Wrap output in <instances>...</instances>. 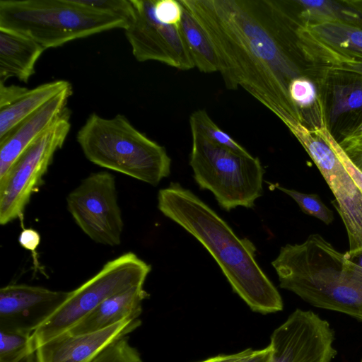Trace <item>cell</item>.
I'll list each match as a JSON object with an SVG mask.
<instances>
[{
	"label": "cell",
	"mask_w": 362,
	"mask_h": 362,
	"mask_svg": "<svg viewBox=\"0 0 362 362\" xmlns=\"http://www.w3.org/2000/svg\"><path fill=\"white\" fill-rule=\"evenodd\" d=\"M128 21L85 8L74 0H1L0 28L26 36L45 49L101 32L124 29Z\"/></svg>",
	"instance_id": "obj_5"
},
{
	"label": "cell",
	"mask_w": 362,
	"mask_h": 362,
	"mask_svg": "<svg viewBox=\"0 0 362 362\" xmlns=\"http://www.w3.org/2000/svg\"><path fill=\"white\" fill-rule=\"evenodd\" d=\"M154 13L162 23L180 27L183 6L177 0H155Z\"/></svg>",
	"instance_id": "obj_30"
},
{
	"label": "cell",
	"mask_w": 362,
	"mask_h": 362,
	"mask_svg": "<svg viewBox=\"0 0 362 362\" xmlns=\"http://www.w3.org/2000/svg\"><path fill=\"white\" fill-rule=\"evenodd\" d=\"M148 296L144 285L118 293L104 300L66 332L71 334L93 332L126 319H137L142 313V303Z\"/></svg>",
	"instance_id": "obj_17"
},
{
	"label": "cell",
	"mask_w": 362,
	"mask_h": 362,
	"mask_svg": "<svg viewBox=\"0 0 362 362\" xmlns=\"http://www.w3.org/2000/svg\"><path fill=\"white\" fill-rule=\"evenodd\" d=\"M71 86L69 82L64 80L43 83L33 89H27L13 103L0 107V139L19 122Z\"/></svg>",
	"instance_id": "obj_20"
},
{
	"label": "cell",
	"mask_w": 362,
	"mask_h": 362,
	"mask_svg": "<svg viewBox=\"0 0 362 362\" xmlns=\"http://www.w3.org/2000/svg\"><path fill=\"white\" fill-rule=\"evenodd\" d=\"M345 254L348 259L362 267V250L355 252L347 251Z\"/></svg>",
	"instance_id": "obj_38"
},
{
	"label": "cell",
	"mask_w": 362,
	"mask_h": 362,
	"mask_svg": "<svg viewBox=\"0 0 362 362\" xmlns=\"http://www.w3.org/2000/svg\"><path fill=\"white\" fill-rule=\"evenodd\" d=\"M342 134L343 138L339 142L341 146L362 144V119Z\"/></svg>",
	"instance_id": "obj_33"
},
{
	"label": "cell",
	"mask_w": 362,
	"mask_h": 362,
	"mask_svg": "<svg viewBox=\"0 0 362 362\" xmlns=\"http://www.w3.org/2000/svg\"><path fill=\"white\" fill-rule=\"evenodd\" d=\"M71 86L57 95L0 139V179L21 153L65 112Z\"/></svg>",
	"instance_id": "obj_16"
},
{
	"label": "cell",
	"mask_w": 362,
	"mask_h": 362,
	"mask_svg": "<svg viewBox=\"0 0 362 362\" xmlns=\"http://www.w3.org/2000/svg\"><path fill=\"white\" fill-rule=\"evenodd\" d=\"M158 209L194 237L210 253L236 293L262 314L282 310L281 295L256 260L257 249L240 238L208 204L178 182L158 194Z\"/></svg>",
	"instance_id": "obj_2"
},
{
	"label": "cell",
	"mask_w": 362,
	"mask_h": 362,
	"mask_svg": "<svg viewBox=\"0 0 362 362\" xmlns=\"http://www.w3.org/2000/svg\"><path fill=\"white\" fill-rule=\"evenodd\" d=\"M78 5L99 13L122 17L128 21L133 15L131 0H74Z\"/></svg>",
	"instance_id": "obj_28"
},
{
	"label": "cell",
	"mask_w": 362,
	"mask_h": 362,
	"mask_svg": "<svg viewBox=\"0 0 362 362\" xmlns=\"http://www.w3.org/2000/svg\"><path fill=\"white\" fill-rule=\"evenodd\" d=\"M150 264L132 252L107 262L93 277L75 290L37 325L30 334L33 351L62 334L107 298L132 287L144 285Z\"/></svg>",
	"instance_id": "obj_7"
},
{
	"label": "cell",
	"mask_w": 362,
	"mask_h": 362,
	"mask_svg": "<svg viewBox=\"0 0 362 362\" xmlns=\"http://www.w3.org/2000/svg\"><path fill=\"white\" fill-rule=\"evenodd\" d=\"M70 129V114L66 109L21 153L0 179L1 225L23 218L32 194L41 184L54 153L62 147Z\"/></svg>",
	"instance_id": "obj_8"
},
{
	"label": "cell",
	"mask_w": 362,
	"mask_h": 362,
	"mask_svg": "<svg viewBox=\"0 0 362 362\" xmlns=\"http://www.w3.org/2000/svg\"><path fill=\"white\" fill-rule=\"evenodd\" d=\"M191 129H194L218 145L243 155L250 154L229 134L220 129L204 110L194 112L189 117Z\"/></svg>",
	"instance_id": "obj_24"
},
{
	"label": "cell",
	"mask_w": 362,
	"mask_h": 362,
	"mask_svg": "<svg viewBox=\"0 0 362 362\" xmlns=\"http://www.w3.org/2000/svg\"><path fill=\"white\" fill-rule=\"evenodd\" d=\"M28 88L18 86H5L0 82V107L6 106L16 100Z\"/></svg>",
	"instance_id": "obj_31"
},
{
	"label": "cell",
	"mask_w": 362,
	"mask_h": 362,
	"mask_svg": "<svg viewBox=\"0 0 362 362\" xmlns=\"http://www.w3.org/2000/svg\"><path fill=\"white\" fill-rule=\"evenodd\" d=\"M21 247L34 252L40 243V235L33 228H23L18 237Z\"/></svg>",
	"instance_id": "obj_32"
},
{
	"label": "cell",
	"mask_w": 362,
	"mask_h": 362,
	"mask_svg": "<svg viewBox=\"0 0 362 362\" xmlns=\"http://www.w3.org/2000/svg\"><path fill=\"white\" fill-rule=\"evenodd\" d=\"M318 74L320 84L325 86L329 131L340 119L362 112V76L341 71Z\"/></svg>",
	"instance_id": "obj_18"
},
{
	"label": "cell",
	"mask_w": 362,
	"mask_h": 362,
	"mask_svg": "<svg viewBox=\"0 0 362 362\" xmlns=\"http://www.w3.org/2000/svg\"><path fill=\"white\" fill-rule=\"evenodd\" d=\"M271 354V347L268 345L267 347L253 350L249 355L234 362H268Z\"/></svg>",
	"instance_id": "obj_35"
},
{
	"label": "cell",
	"mask_w": 362,
	"mask_h": 362,
	"mask_svg": "<svg viewBox=\"0 0 362 362\" xmlns=\"http://www.w3.org/2000/svg\"><path fill=\"white\" fill-rule=\"evenodd\" d=\"M291 133L303 146L325 180L346 227L349 252L362 250V192L329 144L303 124Z\"/></svg>",
	"instance_id": "obj_10"
},
{
	"label": "cell",
	"mask_w": 362,
	"mask_h": 362,
	"mask_svg": "<svg viewBox=\"0 0 362 362\" xmlns=\"http://www.w3.org/2000/svg\"><path fill=\"white\" fill-rule=\"evenodd\" d=\"M272 265L281 288L315 307L362 321V267L320 234L281 247Z\"/></svg>",
	"instance_id": "obj_3"
},
{
	"label": "cell",
	"mask_w": 362,
	"mask_h": 362,
	"mask_svg": "<svg viewBox=\"0 0 362 362\" xmlns=\"http://www.w3.org/2000/svg\"><path fill=\"white\" fill-rule=\"evenodd\" d=\"M141 324L139 318H130L93 332L64 333L37 348L34 362H90L108 345L127 337Z\"/></svg>",
	"instance_id": "obj_15"
},
{
	"label": "cell",
	"mask_w": 362,
	"mask_h": 362,
	"mask_svg": "<svg viewBox=\"0 0 362 362\" xmlns=\"http://www.w3.org/2000/svg\"><path fill=\"white\" fill-rule=\"evenodd\" d=\"M297 44L317 72L345 64H362V25L346 22L297 24Z\"/></svg>",
	"instance_id": "obj_13"
},
{
	"label": "cell",
	"mask_w": 362,
	"mask_h": 362,
	"mask_svg": "<svg viewBox=\"0 0 362 362\" xmlns=\"http://www.w3.org/2000/svg\"><path fill=\"white\" fill-rule=\"evenodd\" d=\"M45 49L33 40L0 28V82L15 77L27 83Z\"/></svg>",
	"instance_id": "obj_19"
},
{
	"label": "cell",
	"mask_w": 362,
	"mask_h": 362,
	"mask_svg": "<svg viewBox=\"0 0 362 362\" xmlns=\"http://www.w3.org/2000/svg\"><path fill=\"white\" fill-rule=\"evenodd\" d=\"M155 0H131L133 15L124 29L134 58L157 61L180 70L194 64L180 27L160 22L154 13Z\"/></svg>",
	"instance_id": "obj_11"
},
{
	"label": "cell",
	"mask_w": 362,
	"mask_h": 362,
	"mask_svg": "<svg viewBox=\"0 0 362 362\" xmlns=\"http://www.w3.org/2000/svg\"><path fill=\"white\" fill-rule=\"evenodd\" d=\"M0 362H34L30 332L0 329Z\"/></svg>",
	"instance_id": "obj_23"
},
{
	"label": "cell",
	"mask_w": 362,
	"mask_h": 362,
	"mask_svg": "<svg viewBox=\"0 0 362 362\" xmlns=\"http://www.w3.org/2000/svg\"><path fill=\"white\" fill-rule=\"evenodd\" d=\"M334 341L327 320L296 309L272 332L268 362H331L337 355Z\"/></svg>",
	"instance_id": "obj_12"
},
{
	"label": "cell",
	"mask_w": 362,
	"mask_h": 362,
	"mask_svg": "<svg viewBox=\"0 0 362 362\" xmlns=\"http://www.w3.org/2000/svg\"><path fill=\"white\" fill-rule=\"evenodd\" d=\"M325 71H347L355 73L362 76V64H345L329 68Z\"/></svg>",
	"instance_id": "obj_37"
},
{
	"label": "cell",
	"mask_w": 362,
	"mask_h": 362,
	"mask_svg": "<svg viewBox=\"0 0 362 362\" xmlns=\"http://www.w3.org/2000/svg\"><path fill=\"white\" fill-rule=\"evenodd\" d=\"M273 186L291 197L305 214L317 218L327 225L333 221L332 211L322 202L317 194H305L278 185Z\"/></svg>",
	"instance_id": "obj_26"
},
{
	"label": "cell",
	"mask_w": 362,
	"mask_h": 362,
	"mask_svg": "<svg viewBox=\"0 0 362 362\" xmlns=\"http://www.w3.org/2000/svg\"><path fill=\"white\" fill-rule=\"evenodd\" d=\"M68 292L11 284L0 289V329L32 332L65 299Z\"/></svg>",
	"instance_id": "obj_14"
},
{
	"label": "cell",
	"mask_w": 362,
	"mask_h": 362,
	"mask_svg": "<svg viewBox=\"0 0 362 362\" xmlns=\"http://www.w3.org/2000/svg\"><path fill=\"white\" fill-rule=\"evenodd\" d=\"M182 6L180 28L194 66L205 74L219 71L220 62L211 41L192 14Z\"/></svg>",
	"instance_id": "obj_22"
},
{
	"label": "cell",
	"mask_w": 362,
	"mask_h": 362,
	"mask_svg": "<svg viewBox=\"0 0 362 362\" xmlns=\"http://www.w3.org/2000/svg\"><path fill=\"white\" fill-rule=\"evenodd\" d=\"M76 140L91 163L153 186L170 173L165 148L136 129L122 115L104 118L93 113Z\"/></svg>",
	"instance_id": "obj_4"
},
{
	"label": "cell",
	"mask_w": 362,
	"mask_h": 362,
	"mask_svg": "<svg viewBox=\"0 0 362 362\" xmlns=\"http://www.w3.org/2000/svg\"><path fill=\"white\" fill-rule=\"evenodd\" d=\"M66 205L76 225L93 241L120 245L124 221L111 173H91L68 194Z\"/></svg>",
	"instance_id": "obj_9"
},
{
	"label": "cell",
	"mask_w": 362,
	"mask_h": 362,
	"mask_svg": "<svg viewBox=\"0 0 362 362\" xmlns=\"http://www.w3.org/2000/svg\"><path fill=\"white\" fill-rule=\"evenodd\" d=\"M289 97L303 116L311 112L314 107L324 108L322 100L319 98L317 85L310 76H301L293 79L288 85Z\"/></svg>",
	"instance_id": "obj_25"
},
{
	"label": "cell",
	"mask_w": 362,
	"mask_h": 362,
	"mask_svg": "<svg viewBox=\"0 0 362 362\" xmlns=\"http://www.w3.org/2000/svg\"><path fill=\"white\" fill-rule=\"evenodd\" d=\"M351 163L362 173V144L341 146Z\"/></svg>",
	"instance_id": "obj_34"
},
{
	"label": "cell",
	"mask_w": 362,
	"mask_h": 362,
	"mask_svg": "<svg viewBox=\"0 0 362 362\" xmlns=\"http://www.w3.org/2000/svg\"><path fill=\"white\" fill-rule=\"evenodd\" d=\"M298 24L346 22L362 25V16L344 1H285Z\"/></svg>",
	"instance_id": "obj_21"
},
{
	"label": "cell",
	"mask_w": 362,
	"mask_h": 362,
	"mask_svg": "<svg viewBox=\"0 0 362 362\" xmlns=\"http://www.w3.org/2000/svg\"><path fill=\"white\" fill-rule=\"evenodd\" d=\"M349 6L355 9L362 16V0H344Z\"/></svg>",
	"instance_id": "obj_39"
},
{
	"label": "cell",
	"mask_w": 362,
	"mask_h": 362,
	"mask_svg": "<svg viewBox=\"0 0 362 362\" xmlns=\"http://www.w3.org/2000/svg\"><path fill=\"white\" fill-rule=\"evenodd\" d=\"M313 132L323 138L335 151L349 174L351 175L356 185L362 192V173L354 166L349 160L339 142L328 129L327 124H323L313 129Z\"/></svg>",
	"instance_id": "obj_29"
},
{
	"label": "cell",
	"mask_w": 362,
	"mask_h": 362,
	"mask_svg": "<svg viewBox=\"0 0 362 362\" xmlns=\"http://www.w3.org/2000/svg\"><path fill=\"white\" fill-rule=\"evenodd\" d=\"M211 41L229 90L242 88L291 132L303 124L290 82L313 76L297 44V23L283 0H179Z\"/></svg>",
	"instance_id": "obj_1"
},
{
	"label": "cell",
	"mask_w": 362,
	"mask_h": 362,
	"mask_svg": "<svg viewBox=\"0 0 362 362\" xmlns=\"http://www.w3.org/2000/svg\"><path fill=\"white\" fill-rule=\"evenodd\" d=\"M189 165L197 184L212 192L226 211L252 208L262 195L264 169L257 157L214 144L191 129Z\"/></svg>",
	"instance_id": "obj_6"
},
{
	"label": "cell",
	"mask_w": 362,
	"mask_h": 362,
	"mask_svg": "<svg viewBox=\"0 0 362 362\" xmlns=\"http://www.w3.org/2000/svg\"><path fill=\"white\" fill-rule=\"evenodd\" d=\"M90 362H143L139 352L127 337L118 339L105 348Z\"/></svg>",
	"instance_id": "obj_27"
},
{
	"label": "cell",
	"mask_w": 362,
	"mask_h": 362,
	"mask_svg": "<svg viewBox=\"0 0 362 362\" xmlns=\"http://www.w3.org/2000/svg\"><path fill=\"white\" fill-rule=\"evenodd\" d=\"M252 351L253 350L252 349H247L235 354L218 355L211 357L200 362H234L249 355L252 352Z\"/></svg>",
	"instance_id": "obj_36"
}]
</instances>
